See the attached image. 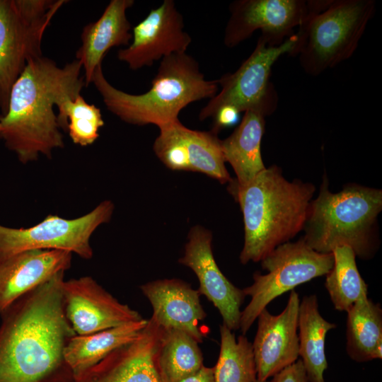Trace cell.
Masks as SVG:
<instances>
[{
    "label": "cell",
    "mask_w": 382,
    "mask_h": 382,
    "mask_svg": "<svg viewBox=\"0 0 382 382\" xmlns=\"http://www.w3.org/2000/svg\"><path fill=\"white\" fill-rule=\"evenodd\" d=\"M64 273L25 294L0 314V382H72L64 356L76 334L64 311Z\"/></svg>",
    "instance_id": "1"
},
{
    "label": "cell",
    "mask_w": 382,
    "mask_h": 382,
    "mask_svg": "<svg viewBox=\"0 0 382 382\" xmlns=\"http://www.w3.org/2000/svg\"><path fill=\"white\" fill-rule=\"evenodd\" d=\"M81 62L74 59L63 67L43 55L30 59L13 84L6 114L0 117V137L23 164L64 146L54 111L66 100H74L84 86Z\"/></svg>",
    "instance_id": "2"
},
{
    "label": "cell",
    "mask_w": 382,
    "mask_h": 382,
    "mask_svg": "<svg viewBox=\"0 0 382 382\" xmlns=\"http://www.w3.org/2000/svg\"><path fill=\"white\" fill-rule=\"evenodd\" d=\"M228 183L243 214L242 264L260 262L303 229L315 192L313 184L290 182L276 166L265 168L245 185H237L233 179Z\"/></svg>",
    "instance_id": "3"
},
{
    "label": "cell",
    "mask_w": 382,
    "mask_h": 382,
    "mask_svg": "<svg viewBox=\"0 0 382 382\" xmlns=\"http://www.w3.org/2000/svg\"><path fill=\"white\" fill-rule=\"evenodd\" d=\"M93 83L107 109L121 120L134 125H154L158 129L179 121L189 104L211 99L219 91L217 80H207L198 62L187 52L173 54L161 61L148 91L131 94L110 84L102 64L93 73Z\"/></svg>",
    "instance_id": "4"
},
{
    "label": "cell",
    "mask_w": 382,
    "mask_h": 382,
    "mask_svg": "<svg viewBox=\"0 0 382 382\" xmlns=\"http://www.w3.org/2000/svg\"><path fill=\"white\" fill-rule=\"evenodd\" d=\"M375 11L374 0L308 1L289 55L307 74H321L353 55Z\"/></svg>",
    "instance_id": "5"
},
{
    "label": "cell",
    "mask_w": 382,
    "mask_h": 382,
    "mask_svg": "<svg viewBox=\"0 0 382 382\" xmlns=\"http://www.w3.org/2000/svg\"><path fill=\"white\" fill-rule=\"evenodd\" d=\"M381 209V190L352 185L332 193L325 178L311 202L303 238L320 253L347 245L356 256L368 259L374 252L372 228Z\"/></svg>",
    "instance_id": "6"
},
{
    "label": "cell",
    "mask_w": 382,
    "mask_h": 382,
    "mask_svg": "<svg viewBox=\"0 0 382 382\" xmlns=\"http://www.w3.org/2000/svg\"><path fill=\"white\" fill-rule=\"evenodd\" d=\"M66 0H0V109L28 62L42 56L44 33Z\"/></svg>",
    "instance_id": "7"
},
{
    "label": "cell",
    "mask_w": 382,
    "mask_h": 382,
    "mask_svg": "<svg viewBox=\"0 0 382 382\" xmlns=\"http://www.w3.org/2000/svg\"><path fill=\"white\" fill-rule=\"evenodd\" d=\"M332 253H320L309 247L303 238L284 243L267 255L260 262L267 272H255L251 285L243 289L250 297L241 311L242 335L249 330L260 313L282 294L313 279L326 275L333 265Z\"/></svg>",
    "instance_id": "8"
},
{
    "label": "cell",
    "mask_w": 382,
    "mask_h": 382,
    "mask_svg": "<svg viewBox=\"0 0 382 382\" xmlns=\"http://www.w3.org/2000/svg\"><path fill=\"white\" fill-rule=\"evenodd\" d=\"M297 40L296 33L279 45L268 44L262 37L250 56L233 73L217 79L221 90L200 110L201 121L212 118L222 107L238 112L254 110L265 117L273 113L278 104L277 93L270 81L272 68L282 55L291 52Z\"/></svg>",
    "instance_id": "9"
},
{
    "label": "cell",
    "mask_w": 382,
    "mask_h": 382,
    "mask_svg": "<svg viewBox=\"0 0 382 382\" xmlns=\"http://www.w3.org/2000/svg\"><path fill=\"white\" fill-rule=\"evenodd\" d=\"M114 204L104 200L90 212L74 219L48 215L28 228H11L0 224V262L33 250H62L90 260L93 255L90 240L93 232L108 223Z\"/></svg>",
    "instance_id": "10"
},
{
    "label": "cell",
    "mask_w": 382,
    "mask_h": 382,
    "mask_svg": "<svg viewBox=\"0 0 382 382\" xmlns=\"http://www.w3.org/2000/svg\"><path fill=\"white\" fill-rule=\"evenodd\" d=\"M307 10L305 0H236L229 6L224 43L234 47L260 30L268 44L281 45L295 33Z\"/></svg>",
    "instance_id": "11"
},
{
    "label": "cell",
    "mask_w": 382,
    "mask_h": 382,
    "mask_svg": "<svg viewBox=\"0 0 382 382\" xmlns=\"http://www.w3.org/2000/svg\"><path fill=\"white\" fill-rule=\"evenodd\" d=\"M159 131L153 150L168 168L201 173L221 184L232 180L216 133L191 129L180 120Z\"/></svg>",
    "instance_id": "12"
},
{
    "label": "cell",
    "mask_w": 382,
    "mask_h": 382,
    "mask_svg": "<svg viewBox=\"0 0 382 382\" xmlns=\"http://www.w3.org/2000/svg\"><path fill=\"white\" fill-rule=\"evenodd\" d=\"M184 27L175 1L164 0L133 28L132 42L118 50L117 58L137 70L170 54L186 52L192 37Z\"/></svg>",
    "instance_id": "13"
},
{
    "label": "cell",
    "mask_w": 382,
    "mask_h": 382,
    "mask_svg": "<svg viewBox=\"0 0 382 382\" xmlns=\"http://www.w3.org/2000/svg\"><path fill=\"white\" fill-rule=\"evenodd\" d=\"M64 311L77 335H87L144 319L128 305L120 302L93 277L64 280Z\"/></svg>",
    "instance_id": "14"
},
{
    "label": "cell",
    "mask_w": 382,
    "mask_h": 382,
    "mask_svg": "<svg viewBox=\"0 0 382 382\" xmlns=\"http://www.w3.org/2000/svg\"><path fill=\"white\" fill-rule=\"evenodd\" d=\"M212 233L202 226H193L178 262L196 274L199 294L204 295L218 309L223 325L231 330L240 329L241 306L245 295L221 272L213 255Z\"/></svg>",
    "instance_id": "15"
},
{
    "label": "cell",
    "mask_w": 382,
    "mask_h": 382,
    "mask_svg": "<svg viewBox=\"0 0 382 382\" xmlns=\"http://www.w3.org/2000/svg\"><path fill=\"white\" fill-rule=\"evenodd\" d=\"M299 303L298 293L291 290L286 306L279 314L273 315L266 308L258 315L252 344L257 380L267 381L297 360Z\"/></svg>",
    "instance_id": "16"
},
{
    "label": "cell",
    "mask_w": 382,
    "mask_h": 382,
    "mask_svg": "<svg viewBox=\"0 0 382 382\" xmlns=\"http://www.w3.org/2000/svg\"><path fill=\"white\" fill-rule=\"evenodd\" d=\"M162 332L148 320L137 340L117 348L72 382H161L156 356Z\"/></svg>",
    "instance_id": "17"
},
{
    "label": "cell",
    "mask_w": 382,
    "mask_h": 382,
    "mask_svg": "<svg viewBox=\"0 0 382 382\" xmlns=\"http://www.w3.org/2000/svg\"><path fill=\"white\" fill-rule=\"evenodd\" d=\"M140 289L149 301L153 314L150 318L163 330H178L202 343L205 333L200 321L206 316L198 290L179 279L149 282Z\"/></svg>",
    "instance_id": "18"
},
{
    "label": "cell",
    "mask_w": 382,
    "mask_h": 382,
    "mask_svg": "<svg viewBox=\"0 0 382 382\" xmlns=\"http://www.w3.org/2000/svg\"><path fill=\"white\" fill-rule=\"evenodd\" d=\"M73 253L62 250H33L0 262V314L18 299L71 265Z\"/></svg>",
    "instance_id": "19"
},
{
    "label": "cell",
    "mask_w": 382,
    "mask_h": 382,
    "mask_svg": "<svg viewBox=\"0 0 382 382\" xmlns=\"http://www.w3.org/2000/svg\"><path fill=\"white\" fill-rule=\"evenodd\" d=\"M134 0H111L101 16L86 25L81 34V45L76 52L84 71L86 86L92 81L96 67L113 47L128 46L131 42L132 25L126 12Z\"/></svg>",
    "instance_id": "20"
},
{
    "label": "cell",
    "mask_w": 382,
    "mask_h": 382,
    "mask_svg": "<svg viewBox=\"0 0 382 382\" xmlns=\"http://www.w3.org/2000/svg\"><path fill=\"white\" fill-rule=\"evenodd\" d=\"M265 119V116L258 111L246 110L233 133L221 140L225 162L233 168L236 175L233 181L237 185L248 184L266 168L261 154Z\"/></svg>",
    "instance_id": "21"
},
{
    "label": "cell",
    "mask_w": 382,
    "mask_h": 382,
    "mask_svg": "<svg viewBox=\"0 0 382 382\" xmlns=\"http://www.w3.org/2000/svg\"><path fill=\"white\" fill-rule=\"evenodd\" d=\"M148 320L128 323L87 335L73 336L64 356L74 378L93 366L117 348L137 340Z\"/></svg>",
    "instance_id": "22"
},
{
    "label": "cell",
    "mask_w": 382,
    "mask_h": 382,
    "mask_svg": "<svg viewBox=\"0 0 382 382\" xmlns=\"http://www.w3.org/2000/svg\"><path fill=\"white\" fill-rule=\"evenodd\" d=\"M336 328L320 313L316 295L304 296L300 300L298 318L299 356L306 371L308 382H325L328 369L325 352L327 333Z\"/></svg>",
    "instance_id": "23"
},
{
    "label": "cell",
    "mask_w": 382,
    "mask_h": 382,
    "mask_svg": "<svg viewBox=\"0 0 382 382\" xmlns=\"http://www.w3.org/2000/svg\"><path fill=\"white\" fill-rule=\"evenodd\" d=\"M346 351L356 362L381 359L382 309L366 298L356 302L347 312Z\"/></svg>",
    "instance_id": "24"
},
{
    "label": "cell",
    "mask_w": 382,
    "mask_h": 382,
    "mask_svg": "<svg viewBox=\"0 0 382 382\" xmlns=\"http://www.w3.org/2000/svg\"><path fill=\"white\" fill-rule=\"evenodd\" d=\"M198 344L192 336L181 330H163L156 356L161 382H178L204 365Z\"/></svg>",
    "instance_id": "25"
},
{
    "label": "cell",
    "mask_w": 382,
    "mask_h": 382,
    "mask_svg": "<svg viewBox=\"0 0 382 382\" xmlns=\"http://www.w3.org/2000/svg\"><path fill=\"white\" fill-rule=\"evenodd\" d=\"M332 253L333 265L326 274L325 286L335 309L347 312L356 302L368 298V285L359 272L350 247L338 246Z\"/></svg>",
    "instance_id": "26"
},
{
    "label": "cell",
    "mask_w": 382,
    "mask_h": 382,
    "mask_svg": "<svg viewBox=\"0 0 382 382\" xmlns=\"http://www.w3.org/2000/svg\"><path fill=\"white\" fill-rule=\"evenodd\" d=\"M220 351L214 367L216 382H255L257 370L252 343L244 335L235 334L221 325Z\"/></svg>",
    "instance_id": "27"
},
{
    "label": "cell",
    "mask_w": 382,
    "mask_h": 382,
    "mask_svg": "<svg viewBox=\"0 0 382 382\" xmlns=\"http://www.w3.org/2000/svg\"><path fill=\"white\" fill-rule=\"evenodd\" d=\"M57 108L59 125L68 132L75 144L87 146L98 139L99 129L104 125L100 108L88 103L81 94L74 100L62 102Z\"/></svg>",
    "instance_id": "28"
},
{
    "label": "cell",
    "mask_w": 382,
    "mask_h": 382,
    "mask_svg": "<svg viewBox=\"0 0 382 382\" xmlns=\"http://www.w3.org/2000/svg\"><path fill=\"white\" fill-rule=\"evenodd\" d=\"M270 382H308L306 371L301 359L285 367L272 376Z\"/></svg>",
    "instance_id": "29"
},
{
    "label": "cell",
    "mask_w": 382,
    "mask_h": 382,
    "mask_svg": "<svg viewBox=\"0 0 382 382\" xmlns=\"http://www.w3.org/2000/svg\"><path fill=\"white\" fill-rule=\"evenodd\" d=\"M239 114L233 108H221L212 117L213 126L211 130L218 134L221 129L234 125L238 120Z\"/></svg>",
    "instance_id": "30"
},
{
    "label": "cell",
    "mask_w": 382,
    "mask_h": 382,
    "mask_svg": "<svg viewBox=\"0 0 382 382\" xmlns=\"http://www.w3.org/2000/svg\"><path fill=\"white\" fill-rule=\"evenodd\" d=\"M178 382H216L214 367H207L203 365L195 373Z\"/></svg>",
    "instance_id": "31"
},
{
    "label": "cell",
    "mask_w": 382,
    "mask_h": 382,
    "mask_svg": "<svg viewBox=\"0 0 382 382\" xmlns=\"http://www.w3.org/2000/svg\"><path fill=\"white\" fill-rule=\"evenodd\" d=\"M255 382H268V381H261L256 380Z\"/></svg>",
    "instance_id": "32"
},
{
    "label": "cell",
    "mask_w": 382,
    "mask_h": 382,
    "mask_svg": "<svg viewBox=\"0 0 382 382\" xmlns=\"http://www.w3.org/2000/svg\"><path fill=\"white\" fill-rule=\"evenodd\" d=\"M1 121H0V132H1Z\"/></svg>",
    "instance_id": "33"
}]
</instances>
